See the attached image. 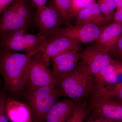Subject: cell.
<instances>
[{"label": "cell", "instance_id": "20", "mask_svg": "<svg viewBox=\"0 0 122 122\" xmlns=\"http://www.w3.org/2000/svg\"><path fill=\"white\" fill-rule=\"evenodd\" d=\"M89 113L86 102L76 103L73 113L66 122H83Z\"/></svg>", "mask_w": 122, "mask_h": 122}, {"label": "cell", "instance_id": "16", "mask_svg": "<svg viewBox=\"0 0 122 122\" xmlns=\"http://www.w3.org/2000/svg\"><path fill=\"white\" fill-rule=\"evenodd\" d=\"M6 110L11 122H34L29 108L25 103L8 97Z\"/></svg>", "mask_w": 122, "mask_h": 122}, {"label": "cell", "instance_id": "19", "mask_svg": "<svg viewBox=\"0 0 122 122\" xmlns=\"http://www.w3.org/2000/svg\"><path fill=\"white\" fill-rule=\"evenodd\" d=\"M94 91L108 97L122 100V82L109 84L95 88Z\"/></svg>", "mask_w": 122, "mask_h": 122}, {"label": "cell", "instance_id": "32", "mask_svg": "<svg viewBox=\"0 0 122 122\" xmlns=\"http://www.w3.org/2000/svg\"><path fill=\"white\" fill-rule=\"evenodd\" d=\"M76 0H71V2H72V1H76Z\"/></svg>", "mask_w": 122, "mask_h": 122}, {"label": "cell", "instance_id": "33", "mask_svg": "<svg viewBox=\"0 0 122 122\" xmlns=\"http://www.w3.org/2000/svg\"><path fill=\"white\" fill-rule=\"evenodd\" d=\"M1 90H0V91H1Z\"/></svg>", "mask_w": 122, "mask_h": 122}, {"label": "cell", "instance_id": "5", "mask_svg": "<svg viewBox=\"0 0 122 122\" xmlns=\"http://www.w3.org/2000/svg\"><path fill=\"white\" fill-rule=\"evenodd\" d=\"M89 115L103 120L122 122V100L111 98L94 91L90 96Z\"/></svg>", "mask_w": 122, "mask_h": 122}, {"label": "cell", "instance_id": "1", "mask_svg": "<svg viewBox=\"0 0 122 122\" xmlns=\"http://www.w3.org/2000/svg\"><path fill=\"white\" fill-rule=\"evenodd\" d=\"M41 46L31 52L20 53L0 48V75L9 97L17 100L22 97L25 86L26 68L30 58Z\"/></svg>", "mask_w": 122, "mask_h": 122}, {"label": "cell", "instance_id": "34", "mask_svg": "<svg viewBox=\"0 0 122 122\" xmlns=\"http://www.w3.org/2000/svg\"></svg>", "mask_w": 122, "mask_h": 122}, {"label": "cell", "instance_id": "3", "mask_svg": "<svg viewBox=\"0 0 122 122\" xmlns=\"http://www.w3.org/2000/svg\"><path fill=\"white\" fill-rule=\"evenodd\" d=\"M62 96L56 86H48L24 90L22 97L28 107L34 122H44L46 115Z\"/></svg>", "mask_w": 122, "mask_h": 122}, {"label": "cell", "instance_id": "10", "mask_svg": "<svg viewBox=\"0 0 122 122\" xmlns=\"http://www.w3.org/2000/svg\"><path fill=\"white\" fill-rule=\"evenodd\" d=\"M103 27L92 24L75 25L61 28L56 34L76 39L81 44H89L95 41Z\"/></svg>", "mask_w": 122, "mask_h": 122}, {"label": "cell", "instance_id": "29", "mask_svg": "<svg viewBox=\"0 0 122 122\" xmlns=\"http://www.w3.org/2000/svg\"><path fill=\"white\" fill-rule=\"evenodd\" d=\"M85 122H113L109 120L99 119L92 117L88 115L85 119Z\"/></svg>", "mask_w": 122, "mask_h": 122}, {"label": "cell", "instance_id": "24", "mask_svg": "<svg viewBox=\"0 0 122 122\" xmlns=\"http://www.w3.org/2000/svg\"><path fill=\"white\" fill-rule=\"evenodd\" d=\"M109 53L112 58L122 59V35L112 46Z\"/></svg>", "mask_w": 122, "mask_h": 122}, {"label": "cell", "instance_id": "9", "mask_svg": "<svg viewBox=\"0 0 122 122\" xmlns=\"http://www.w3.org/2000/svg\"><path fill=\"white\" fill-rule=\"evenodd\" d=\"M79 59L91 75L97 74L111 63L113 59L109 53L95 44L79 52Z\"/></svg>", "mask_w": 122, "mask_h": 122}, {"label": "cell", "instance_id": "30", "mask_svg": "<svg viewBox=\"0 0 122 122\" xmlns=\"http://www.w3.org/2000/svg\"><path fill=\"white\" fill-rule=\"evenodd\" d=\"M103 0L108 5L112 12L114 14L115 10L116 8L114 0Z\"/></svg>", "mask_w": 122, "mask_h": 122}, {"label": "cell", "instance_id": "13", "mask_svg": "<svg viewBox=\"0 0 122 122\" xmlns=\"http://www.w3.org/2000/svg\"><path fill=\"white\" fill-rule=\"evenodd\" d=\"M76 103L70 99L57 100L45 118V122H66L72 115Z\"/></svg>", "mask_w": 122, "mask_h": 122}, {"label": "cell", "instance_id": "23", "mask_svg": "<svg viewBox=\"0 0 122 122\" xmlns=\"http://www.w3.org/2000/svg\"><path fill=\"white\" fill-rule=\"evenodd\" d=\"M8 97L4 88L0 91V122H9L6 110V104Z\"/></svg>", "mask_w": 122, "mask_h": 122}, {"label": "cell", "instance_id": "8", "mask_svg": "<svg viewBox=\"0 0 122 122\" xmlns=\"http://www.w3.org/2000/svg\"><path fill=\"white\" fill-rule=\"evenodd\" d=\"M63 21L52 2L37 10L35 24L39 33L46 38L56 33Z\"/></svg>", "mask_w": 122, "mask_h": 122}, {"label": "cell", "instance_id": "28", "mask_svg": "<svg viewBox=\"0 0 122 122\" xmlns=\"http://www.w3.org/2000/svg\"><path fill=\"white\" fill-rule=\"evenodd\" d=\"M14 0H0V15Z\"/></svg>", "mask_w": 122, "mask_h": 122}, {"label": "cell", "instance_id": "25", "mask_svg": "<svg viewBox=\"0 0 122 122\" xmlns=\"http://www.w3.org/2000/svg\"><path fill=\"white\" fill-rule=\"evenodd\" d=\"M97 2L107 20L110 22L112 21L114 14L112 12L107 4L103 0H97Z\"/></svg>", "mask_w": 122, "mask_h": 122}, {"label": "cell", "instance_id": "6", "mask_svg": "<svg viewBox=\"0 0 122 122\" xmlns=\"http://www.w3.org/2000/svg\"><path fill=\"white\" fill-rule=\"evenodd\" d=\"M38 52L31 58L27 65L25 90L51 85L57 87L52 71L41 60Z\"/></svg>", "mask_w": 122, "mask_h": 122}, {"label": "cell", "instance_id": "26", "mask_svg": "<svg viewBox=\"0 0 122 122\" xmlns=\"http://www.w3.org/2000/svg\"><path fill=\"white\" fill-rule=\"evenodd\" d=\"M112 21L113 23L122 25V8L117 9L114 12Z\"/></svg>", "mask_w": 122, "mask_h": 122}, {"label": "cell", "instance_id": "7", "mask_svg": "<svg viewBox=\"0 0 122 122\" xmlns=\"http://www.w3.org/2000/svg\"><path fill=\"white\" fill-rule=\"evenodd\" d=\"M81 49V44L77 40L56 34L46 38L38 53L41 60L50 66L53 57L66 51L78 52Z\"/></svg>", "mask_w": 122, "mask_h": 122}, {"label": "cell", "instance_id": "21", "mask_svg": "<svg viewBox=\"0 0 122 122\" xmlns=\"http://www.w3.org/2000/svg\"><path fill=\"white\" fill-rule=\"evenodd\" d=\"M52 2L59 12L63 22H69L72 19L71 0H52Z\"/></svg>", "mask_w": 122, "mask_h": 122}, {"label": "cell", "instance_id": "4", "mask_svg": "<svg viewBox=\"0 0 122 122\" xmlns=\"http://www.w3.org/2000/svg\"><path fill=\"white\" fill-rule=\"evenodd\" d=\"M29 28H23L0 37V48L13 52H31L40 48L46 38L38 32L27 33Z\"/></svg>", "mask_w": 122, "mask_h": 122}, {"label": "cell", "instance_id": "11", "mask_svg": "<svg viewBox=\"0 0 122 122\" xmlns=\"http://www.w3.org/2000/svg\"><path fill=\"white\" fill-rule=\"evenodd\" d=\"M79 59V52L70 51L53 57L52 72L57 81L70 74L77 65Z\"/></svg>", "mask_w": 122, "mask_h": 122}, {"label": "cell", "instance_id": "17", "mask_svg": "<svg viewBox=\"0 0 122 122\" xmlns=\"http://www.w3.org/2000/svg\"><path fill=\"white\" fill-rule=\"evenodd\" d=\"M122 35V25L112 22L103 27L95 44L108 53Z\"/></svg>", "mask_w": 122, "mask_h": 122}, {"label": "cell", "instance_id": "31", "mask_svg": "<svg viewBox=\"0 0 122 122\" xmlns=\"http://www.w3.org/2000/svg\"><path fill=\"white\" fill-rule=\"evenodd\" d=\"M114 1L117 9L122 8V0H114Z\"/></svg>", "mask_w": 122, "mask_h": 122}, {"label": "cell", "instance_id": "2", "mask_svg": "<svg viewBox=\"0 0 122 122\" xmlns=\"http://www.w3.org/2000/svg\"><path fill=\"white\" fill-rule=\"evenodd\" d=\"M57 87L62 96H65L76 103L85 102L94 91L95 80L87 72L83 62H79L70 74L57 81Z\"/></svg>", "mask_w": 122, "mask_h": 122}, {"label": "cell", "instance_id": "12", "mask_svg": "<svg viewBox=\"0 0 122 122\" xmlns=\"http://www.w3.org/2000/svg\"><path fill=\"white\" fill-rule=\"evenodd\" d=\"M94 76L95 89L109 84L122 82V62L113 59L111 63Z\"/></svg>", "mask_w": 122, "mask_h": 122}, {"label": "cell", "instance_id": "14", "mask_svg": "<svg viewBox=\"0 0 122 122\" xmlns=\"http://www.w3.org/2000/svg\"><path fill=\"white\" fill-rule=\"evenodd\" d=\"M30 27L11 5L0 15V37L15 30Z\"/></svg>", "mask_w": 122, "mask_h": 122}, {"label": "cell", "instance_id": "27", "mask_svg": "<svg viewBox=\"0 0 122 122\" xmlns=\"http://www.w3.org/2000/svg\"><path fill=\"white\" fill-rule=\"evenodd\" d=\"M33 5L36 8L37 10L40 9L47 4L48 0H30Z\"/></svg>", "mask_w": 122, "mask_h": 122}, {"label": "cell", "instance_id": "18", "mask_svg": "<svg viewBox=\"0 0 122 122\" xmlns=\"http://www.w3.org/2000/svg\"><path fill=\"white\" fill-rule=\"evenodd\" d=\"M11 5L16 13L30 27L35 24L37 10L30 0H14Z\"/></svg>", "mask_w": 122, "mask_h": 122}, {"label": "cell", "instance_id": "22", "mask_svg": "<svg viewBox=\"0 0 122 122\" xmlns=\"http://www.w3.org/2000/svg\"><path fill=\"white\" fill-rule=\"evenodd\" d=\"M96 1V0H76L71 2L72 18L75 17L79 12L82 9Z\"/></svg>", "mask_w": 122, "mask_h": 122}, {"label": "cell", "instance_id": "15", "mask_svg": "<svg viewBox=\"0 0 122 122\" xmlns=\"http://www.w3.org/2000/svg\"><path fill=\"white\" fill-rule=\"evenodd\" d=\"M75 25L92 24L103 27L110 22L107 20L96 1L79 11L75 17Z\"/></svg>", "mask_w": 122, "mask_h": 122}]
</instances>
